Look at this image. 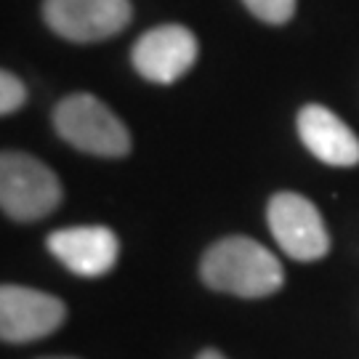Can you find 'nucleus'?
I'll return each instance as SVG.
<instances>
[{"mask_svg":"<svg viewBox=\"0 0 359 359\" xmlns=\"http://www.w3.org/2000/svg\"><path fill=\"white\" fill-rule=\"evenodd\" d=\"M208 287L240 298H266L285 283L283 264L250 237H224L210 245L200 264Z\"/></svg>","mask_w":359,"mask_h":359,"instance_id":"f257e3e1","label":"nucleus"},{"mask_svg":"<svg viewBox=\"0 0 359 359\" xmlns=\"http://www.w3.org/2000/svg\"><path fill=\"white\" fill-rule=\"evenodd\" d=\"M59 136L75 149L99 157H123L130 152V136L123 120L90 93H75L53 109Z\"/></svg>","mask_w":359,"mask_h":359,"instance_id":"f03ea898","label":"nucleus"},{"mask_svg":"<svg viewBox=\"0 0 359 359\" xmlns=\"http://www.w3.org/2000/svg\"><path fill=\"white\" fill-rule=\"evenodd\" d=\"M62 203V184L48 165L22 152H0V208L16 221L46 218Z\"/></svg>","mask_w":359,"mask_h":359,"instance_id":"7ed1b4c3","label":"nucleus"},{"mask_svg":"<svg viewBox=\"0 0 359 359\" xmlns=\"http://www.w3.org/2000/svg\"><path fill=\"white\" fill-rule=\"evenodd\" d=\"M266 221L277 245L295 261H320L330 250V234L317 205L304 194L280 192L269 200Z\"/></svg>","mask_w":359,"mask_h":359,"instance_id":"20e7f679","label":"nucleus"},{"mask_svg":"<svg viewBox=\"0 0 359 359\" xmlns=\"http://www.w3.org/2000/svg\"><path fill=\"white\" fill-rule=\"evenodd\" d=\"M130 0H46L43 16L56 35L96 43L117 35L130 22Z\"/></svg>","mask_w":359,"mask_h":359,"instance_id":"39448f33","label":"nucleus"},{"mask_svg":"<svg viewBox=\"0 0 359 359\" xmlns=\"http://www.w3.org/2000/svg\"><path fill=\"white\" fill-rule=\"evenodd\" d=\"M65 304L53 295L22 285H0V341L27 344L59 330Z\"/></svg>","mask_w":359,"mask_h":359,"instance_id":"423d86ee","label":"nucleus"},{"mask_svg":"<svg viewBox=\"0 0 359 359\" xmlns=\"http://www.w3.org/2000/svg\"><path fill=\"white\" fill-rule=\"evenodd\" d=\"M130 62L149 83H176L197 62V38L181 25L154 27L136 40Z\"/></svg>","mask_w":359,"mask_h":359,"instance_id":"0eeeda50","label":"nucleus"},{"mask_svg":"<svg viewBox=\"0 0 359 359\" xmlns=\"http://www.w3.org/2000/svg\"><path fill=\"white\" fill-rule=\"evenodd\" d=\"M48 250L80 277H102L117 264L120 240L107 226H69L53 231Z\"/></svg>","mask_w":359,"mask_h":359,"instance_id":"6e6552de","label":"nucleus"},{"mask_svg":"<svg viewBox=\"0 0 359 359\" xmlns=\"http://www.w3.org/2000/svg\"><path fill=\"white\" fill-rule=\"evenodd\" d=\"M298 136L317 160L335 168L359 165V139L341 117L320 104L298 112Z\"/></svg>","mask_w":359,"mask_h":359,"instance_id":"1a4fd4ad","label":"nucleus"},{"mask_svg":"<svg viewBox=\"0 0 359 359\" xmlns=\"http://www.w3.org/2000/svg\"><path fill=\"white\" fill-rule=\"evenodd\" d=\"M248 11L266 25H285L295 13V0H243Z\"/></svg>","mask_w":359,"mask_h":359,"instance_id":"9d476101","label":"nucleus"},{"mask_svg":"<svg viewBox=\"0 0 359 359\" xmlns=\"http://www.w3.org/2000/svg\"><path fill=\"white\" fill-rule=\"evenodd\" d=\"M27 102V88L19 77L0 69V115H11Z\"/></svg>","mask_w":359,"mask_h":359,"instance_id":"9b49d317","label":"nucleus"},{"mask_svg":"<svg viewBox=\"0 0 359 359\" xmlns=\"http://www.w3.org/2000/svg\"><path fill=\"white\" fill-rule=\"evenodd\" d=\"M197 359H226V357H224V354H218L216 348H205Z\"/></svg>","mask_w":359,"mask_h":359,"instance_id":"f8f14e48","label":"nucleus"},{"mask_svg":"<svg viewBox=\"0 0 359 359\" xmlns=\"http://www.w3.org/2000/svg\"><path fill=\"white\" fill-rule=\"evenodd\" d=\"M53 359H69V357H53Z\"/></svg>","mask_w":359,"mask_h":359,"instance_id":"ddd939ff","label":"nucleus"}]
</instances>
